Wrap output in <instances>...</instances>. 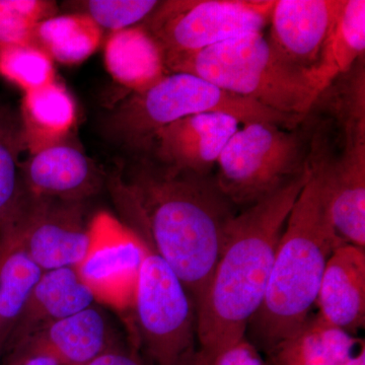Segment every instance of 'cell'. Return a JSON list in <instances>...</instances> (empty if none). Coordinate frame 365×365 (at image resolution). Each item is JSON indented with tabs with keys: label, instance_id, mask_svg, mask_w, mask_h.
<instances>
[{
	"label": "cell",
	"instance_id": "cell-1",
	"mask_svg": "<svg viewBox=\"0 0 365 365\" xmlns=\"http://www.w3.org/2000/svg\"><path fill=\"white\" fill-rule=\"evenodd\" d=\"M125 210L143 240L174 271L195 309L220 258L228 222L237 213L215 178L144 165L117 182Z\"/></svg>",
	"mask_w": 365,
	"mask_h": 365
},
{
	"label": "cell",
	"instance_id": "cell-2",
	"mask_svg": "<svg viewBox=\"0 0 365 365\" xmlns=\"http://www.w3.org/2000/svg\"><path fill=\"white\" fill-rule=\"evenodd\" d=\"M311 169L309 157L302 174L228 222L220 258L196 309V365H211L246 337L265 297L283 228Z\"/></svg>",
	"mask_w": 365,
	"mask_h": 365
},
{
	"label": "cell",
	"instance_id": "cell-3",
	"mask_svg": "<svg viewBox=\"0 0 365 365\" xmlns=\"http://www.w3.org/2000/svg\"><path fill=\"white\" fill-rule=\"evenodd\" d=\"M311 175L283 228L268 287L248 329L266 353L297 331L316 302L327 262L341 245L331 217L330 158L314 143Z\"/></svg>",
	"mask_w": 365,
	"mask_h": 365
},
{
	"label": "cell",
	"instance_id": "cell-4",
	"mask_svg": "<svg viewBox=\"0 0 365 365\" xmlns=\"http://www.w3.org/2000/svg\"><path fill=\"white\" fill-rule=\"evenodd\" d=\"M169 71L193 74L223 91L297 119L317 102L306 74L281 63L262 32L244 34L211 46L179 60Z\"/></svg>",
	"mask_w": 365,
	"mask_h": 365
},
{
	"label": "cell",
	"instance_id": "cell-5",
	"mask_svg": "<svg viewBox=\"0 0 365 365\" xmlns=\"http://www.w3.org/2000/svg\"><path fill=\"white\" fill-rule=\"evenodd\" d=\"M201 113H222L242 125L269 122L288 126L299 120L223 91L193 74L174 72L148 90L131 93L113 110L107 127L124 143L143 148L150 145L163 127Z\"/></svg>",
	"mask_w": 365,
	"mask_h": 365
},
{
	"label": "cell",
	"instance_id": "cell-6",
	"mask_svg": "<svg viewBox=\"0 0 365 365\" xmlns=\"http://www.w3.org/2000/svg\"><path fill=\"white\" fill-rule=\"evenodd\" d=\"M131 309L137 343L151 364L196 365L193 300L174 271L148 244Z\"/></svg>",
	"mask_w": 365,
	"mask_h": 365
},
{
	"label": "cell",
	"instance_id": "cell-7",
	"mask_svg": "<svg viewBox=\"0 0 365 365\" xmlns=\"http://www.w3.org/2000/svg\"><path fill=\"white\" fill-rule=\"evenodd\" d=\"M309 155L300 137L280 125L245 124L218 158L216 182L235 206L253 205L302 174Z\"/></svg>",
	"mask_w": 365,
	"mask_h": 365
},
{
	"label": "cell",
	"instance_id": "cell-8",
	"mask_svg": "<svg viewBox=\"0 0 365 365\" xmlns=\"http://www.w3.org/2000/svg\"><path fill=\"white\" fill-rule=\"evenodd\" d=\"M273 6L274 0H169L160 1L141 25L157 43L169 71L179 60L211 46L262 32Z\"/></svg>",
	"mask_w": 365,
	"mask_h": 365
},
{
	"label": "cell",
	"instance_id": "cell-9",
	"mask_svg": "<svg viewBox=\"0 0 365 365\" xmlns=\"http://www.w3.org/2000/svg\"><path fill=\"white\" fill-rule=\"evenodd\" d=\"M85 202L31 195L26 191L0 230V246L25 252L43 272L76 268L90 247Z\"/></svg>",
	"mask_w": 365,
	"mask_h": 365
},
{
	"label": "cell",
	"instance_id": "cell-10",
	"mask_svg": "<svg viewBox=\"0 0 365 365\" xmlns=\"http://www.w3.org/2000/svg\"><path fill=\"white\" fill-rule=\"evenodd\" d=\"M91 242L76 267L96 302L118 311L131 309L145 242L132 228L107 211L91 218Z\"/></svg>",
	"mask_w": 365,
	"mask_h": 365
},
{
	"label": "cell",
	"instance_id": "cell-11",
	"mask_svg": "<svg viewBox=\"0 0 365 365\" xmlns=\"http://www.w3.org/2000/svg\"><path fill=\"white\" fill-rule=\"evenodd\" d=\"M342 4L343 0H274L267 41L281 63L307 76L318 63Z\"/></svg>",
	"mask_w": 365,
	"mask_h": 365
},
{
	"label": "cell",
	"instance_id": "cell-12",
	"mask_svg": "<svg viewBox=\"0 0 365 365\" xmlns=\"http://www.w3.org/2000/svg\"><path fill=\"white\" fill-rule=\"evenodd\" d=\"M241 125L230 115L201 113L163 127L150 144L165 167L208 175Z\"/></svg>",
	"mask_w": 365,
	"mask_h": 365
},
{
	"label": "cell",
	"instance_id": "cell-13",
	"mask_svg": "<svg viewBox=\"0 0 365 365\" xmlns=\"http://www.w3.org/2000/svg\"><path fill=\"white\" fill-rule=\"evenodd\" d=\"M119 344L111 319L93 304L33 334L4 353L2 359L40 354L67 365H85Z\"/></svg>",
	"mask_w": 365,
	"mask_h": 365
},
{
	"label": "cell",
	"instance_id": "cell-14",
	"mask_svg": "<svg viewBox=\"0 0 365 365\" xmlns=\"http://www.w3.org/2000/svg\"><path fill=\"white\" fill-rule=\"evenodd\" d=\"M24 189L31 195L85 202L104 185L97 163L66 143L50 146L21 162Z\"/></svg>",
	"mask_w": 365,
	"mask_h": 365
},
{
	"label": "cell",
	"instance_id": "cell-15",
	"mask_svg": "<svg viewBox=\"0 0 365 365\" xmlns=\"http://www.w3.org/2000/svg\"><path fill=\"white\" fill-rule=\"evenodd\" d=\"M314 304L319 318L350 335L364 328L365 249L343 244L333 252Z\"/></svg>",
	"mask_w": 365,
	"mask_h": 365
},
{
	"label": "cell",
	"instance_id": "cell-16",
	"mask_svg": "<svg viewBox=\"0 0 365 365\" xmlns=\"http://www.w3.org/2000/svg\"><path fill=\"white\" fill-rule=\"evenodd\" d=\"M96 304L91 290L76 268H60L43 272L26 302L6 351L55 322Z\"/></svg>",
	"mask_w": 365,
	"mask_h": 365
},
{
	"label": "cell",
	"instance_id": "cell-17",
	"mask_svg": "<svg viewBox=\"0 0 365 365\" xmlns=\"http://www.w3.org/2000/svg\"><path fill=\"white\" fill-rule=\"evenodd\" d=\"M344 144L339 160H330L331 217L343 242L365 249V143Z\"/></svg>",
	"mask_w": 365,
	"mask_h": 365
},
{
	"label": "cell",
	"instance_id": "cell-18",
	"mask_svg": "<svg viewBox=\"0 0 365 365\" xmlns=\"http://www.w3.org/2000/svg\"><path fill=\"white\" fill-rule=\"evenodd\" d=\"M104 60L110 76L131 93L148 90L170 74L162 51L143 25L110 34Z\"/></svg>",
	"mask_w": 365,
	"mask_h": 365
},
{
	"label": "cell",
	"instance_id": "cell-19",
	"mask_svg": "<svg viewBox=\"0 0 365 365\" xmlns=\"http://www.w3.org/2000/svg\"><path fill=\"white\" fill-rule=\"evenodd\" d=\"M364 51L365 1L343 0L318 63L307 74L314 100L318 101L336 78L364 58Z\"/></svg>",
	"mask_w": 365,
	"mask_h": 365
},
{
	"label": "cell",
	"instance_id": "cell-20",
	"mask_svg": "<svg viewBox=\"0 0 365 365\" xmlns=\"http://www.w3.org/2000/svg\"><path fill=\"white\" fill-rule=\"evenodd\" d=\"M20 116L26 150L30 155L64 143L76 124V103L57 81L24 93Z\"/></svg>",
	"mask_w": 365,
	"mask_h": 365
},
{
	"label": "cell",
	"instance_id": "cell-21",
	"mask_svg": "<svg viewBox=\"0 0 365 365\" xmlns=\"http://www.w3.org/2000/svg\"><path fill=\"white\" fill-rule=\"evenodd\" d=\"M356 344L352 335L317 314L267 352V364L343 365Z\"/></svg>",
	"mask_w": 365,
	"mask_h": 365
},
{
	"label": "cell",
	"instance_id": "cell-22",
	"mask_svg": "<svg viewBox=\"0 0 365 365\" xmlns=\"http://www.w3.org/2000/svg\"><path fill=\"white\" fill-rule=\"evenodd\" d=\"M104 30L83 13L57 14L37 26L34 43L53 61L81 63L100 47Z\"/></svg>",
	"mask_w": 365,
	"mask_h": 365
},
{
	"label": "cell",
	"instance_id": "cell-23",
	"mask_svg": "<svg viewBox=\"0 0 365 365\" xmlns=\"http://www.w3.org/2000/svg\"><path fill=\"white\" fill-rule=\"evenodd\" d=\"M43 271L21 249L0 246V361Z\"/></svg>",
	"mask_w": 365,
	"mask_h": 365
},
{
	"label": "cell",
	"instance_id": "cell-24",
	"mask_svg": "<svg viewBox=\"0 0 365 365\" xmlns=\"http://www.w3.org/2000/svg\"><path fill=\"white\" fill-rule=\"evenodd\" d=\"M26 150L20 113L0 103V230L24 195L21 153Z\"/></svg>",
	"mask_w": 365,
	"mask_h": 365
},
{
	"label": "cell",
	"instance_id": "cell-25",
	"mask_svg": "<svg viewBox=\"0 0 365 365\" xmlns=\"http://www.w3.org/2000/svg\"><path fill=\"white\" fill-rule=\"evenodd\" d=\"M0 76L24 93L56 81L51 57L35 43L0 48Z\"/></svg>",
	"mask_w": 365,
	"mask_h": 365
},
{
	"label": "cell",
	"instance_id": "cell-26",
	"mask_svg": "<svg viewBox=\"0 0 365 365\" xmlns=\"http://www.w3.org/2000/svg\"><path fill=\"white\" fill-rule=\"evenodd\" d=\"M55 16L54 1L0 0V48L32 44L37 26Z\"/></svg>",
	"mask_w": 365,
	"mask_h": 365
},
{
	"label": "cell",
	"instance_id": "cell-27",
	"mask_svg": "<svg viewBox=\"0 0 365 365\" xmlns=\"http://www.w3.org/2000/svg\"><path fill=\"white\" fill-rule=\"evenodd\" d=\"M160 1L155 0H88L76 2L78 13L86 14L103 30L112 32L140 25Z\"/></svg>",
	"mask_w": 365,
	"mask_h": 365
},
{
	"label": "cell",
	"instance_id": "cell-28",
	"mask_svg": "<svg viewBox=\"0 0 365 365\" xmlns=\"http://www.w3.org/2000/svg\"><path fill=\"white\" fill-rule=\"evenodd\" d=\"M211 365H268L262 359L258 348L244 338L220 352Z\"/></svg>",
	"mask_w": 365,
	"mask_h": 365
},
{
	"label": "cell",
	"instance_id": "cell-29",
	"mask_svg": "<svg viewBox=\"0 0 365 365\" xmlns=\"http://www.w3.org/2000/svg\"><path fill=\"white\" fill-rule=\"evenodd\" d=\"M85 365H144L133 349L118 345L98 355Z\"/></svg>",
	"mask_w": 365,
	"mask_h": 365
},
{
	"label": "cell",
	"instance_id": "cell-30",
	"mask_svg": "<svg viewBox=\"0 0 365 365\" xmlns=\"http://www.w3.org/2000/svg\"><path fill=\"white\" fill-rule=\"evenodd\" d=\"M0 365H67L59 360L47 355H13L6 356L0 361Z\"/></svg>",
	"mask_w": 365,
	"mask_h": 365
},
{
	"label": "cell",
	"instance_id": "cell-31",
	"mask_svg": "<svg viewBox=\"0 0 365 365\" xmlns=\"http://www.w3.org/2000/svg\"><path fill=\"white\" fill-rule=\"evenodd\" d=\"M343 365H365L364 341H362L359 349L355 350Z\"/></svg>",
	"mask_w": 365,
	"mask_h": 365
}]
</instances>
